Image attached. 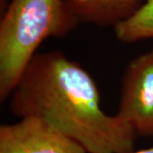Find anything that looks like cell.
<instances>
[{
  "mask_svg": "<svg viewBox=\"0 0 153 153\" xmlns=\"http://www.w3.org/2000/svg\"><path fill=\"white\" fill-rule=\"evenodd\" d=\"M9 99L14 116L48 122L88 153L134 150L135 131L116 114L103 111L93 77L60 51L34 55Z\"/></svg>",
  "mask_w": 153,
  "mask_h": 153,
  "instance_id": "1",
  "label": "cell"
},
{
  "mask_svg": "<svg viewBox=\"0 0 153 153\" xmlns=\"http://www.w3.org/2000/svg\"><path fill=\"white\" fill-rule=\"evenodd\" d=\"M78 22L66 0H11L0 22V101L12 91L41 44L64 38Z\"/></svg>",
  "mask_w": 153,
  "mask_h": 153,
  "instance_id": "2",
  "label": "cell"
},
{
  "mask_svg": "<svg viewBox=\"0 0 153 153\" xmlns=\"http://www.w3.org/2000/svg\"><path fill=\"white\" fill-rule=\"evenodd\" d=\"M116 115L138 136H153V49L126 66Z\"/></svg>",
  "mask_w": 153,
  "mask_h": 153,
  "instance_id": "3",
  "label": "cell"
},
{
  "mask_svg": "<svg viewBox=\"0 0 153 153\" xmlns=\"http://www.w3.org/2000/svg\"><path fill=\"white\" fill-rule=\"evenodd\" d=\"M0 153H88L80 144L38 117L0 126Z\"/></svg>",
  "mask_w": 153,
  "mask_h": 153,
  "instance_id": "4",
  "label": "cell"
},
{
  "mask_svg": "<svg viewBox=\"0 0 153 153\" xmlns=\"http://www.w3.org/2000/svg\"><path fill=\"white\" fill-rule=\"evenodd\" d=\"M143 0H66L78 23L112 27L127 20L143 4Z\"/></svg>",
  "mask_w": 153,
  "mask_h": 153,
  "instance_id": "5",
  "label": "cell"
},
{
  "mask_svg": "<svg viewBox=\"0 0 153 153\" xmlns=\"http://www.w3.org/2000/svg\"><path fill=\"white\" fill-rule=\"evenodd\" d=\"M113 28L117 40L126 44L153 38V0H146L132 16Z\"/></svg>",
  "mask_w": 153,
  "mask_h": 153,
  "instance_id": "6",
  "label": "cell"
},
{
  "mask_svg": "<svg viewBox=\"0 0 153 153\" xmlns=\"http://www.w3.org/2000/svg\"><path fill=\"white\" fill-rule=\"evenodd\" d=\"M125 153H153V146L152 147L146 148V149H143V150H140V151H132L129 152H125Z\"/></svg>",
  "mask_w": 153,
  "mask_h": 153,
  "instance_id": "7",
  "label": "cell"
}]
</instances>
